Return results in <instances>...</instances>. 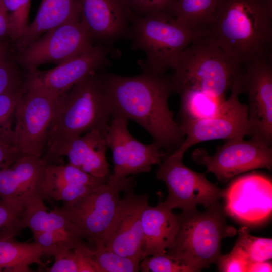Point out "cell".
<instances>
[{
  "label": "cell",
  "mask_w": 272,
  "mask_h": 272,
  "mask_svg": "<svg viewBox=\"0 0 272 272\" xmlns=\"http://www.w3.org/2000/svg\"><path fill=\"white\" fill-rule=\"evenodd\" d=\"M131 177L108 182L93 189L79 200L56 207L81 231L84 239L95 247L104 245V234L110 224L120 199V193L133 190Z\"/></svg>",
  "instance_id": "7"
},
{
  "label": "cell",
  "mask_w": 272,
  "mask_h": 272,
  "mask_svg": "<svg viewBox=\"0 0 272 272\" xmlns=\"http://www.w3.org/2000/svg\"><path fill=\"white\" fill-rule=\"evenodd\" d=\"M230 96L212 116L197 120L180 122L185 139L172 153L183 157L191 147L200 142L217 140L244 138L249 134L248 105L240 102L239 77L234 81Z\"/></svg>",
  "instance_id": "10"
},
{
  "label": "cell",
  "mask_w": 272,
  "mask_h": 272,
  "mask_svg": "<svg viewBox=\"0 0 272 272\" xmlns=\"http://www.w3.org/2000/svg\"><path fill=\"white\" fill-rule=\"evenodd\" d=\"M51 267H46L49 272H79L77 258L74 249L58 254Z\"/></svg>",
  "instance_id": "38"
},
{
  "label": "cell",
  "mask_w": 272,
  "mask_h": 272,
  "mask_svg": "<svg viewBox=\"0 0 272 272\" xmlns=\"http://www.w3.org/2000/svg\"><path fill=\"white\" fill-rule=\"evenodd\" d=\"M207 35L240 69L272 59V0H217Z\"/></svg>",
  "instance_id": "2"
},
{
  "label": "cell",
  "mask_w": 272,
  "mask_h": 272,
  "mask_svg": "<svg viewBox=\"0 0 272 272\" xmlns=\"http://www.w3.org/2000/svg\"><path fill=\"white\" fill-rule=\"evenodd\" d=\"M108 148L106 132L93 129L63 145L54 154L50 163L66 156L69 164L94 177H110L106 158Z\"/></svg>",
  "instance_id": "21"
},
{
  "label": "cell",
  "mask_w": 272,
  "mask_h": 272,
  "mask_svg": "<svg viewBox=\"0 0 272 272\" xmlns=\"http://www.w3.org/2000/svg\"><path fill=\"white\" fill-rule=\"evenodd\" d=\"M226 216L219 201L202 211L196 208L177 214V232L166 254L192 272L216 263L221 255L222 240L236 233V229L227 224Z\"/></svg>",
  "instance_id": "4"
},
{
  "label": "cell",
  "mask_w": 272,
  "mask_h": 272,
  "mask_svg": "<svg viewBox=\"0 0 272 272\" xmlns=\"http://www.w3.org/2000/svg\"><path fill=\"white\" fill-rule=\"evenodd\" d=\"M22 221L25 228H29L32 233L65 229L80 230L56 208L48 210L38 194L25 204Z\"/></svg>",
  "instance_id": "25"
},
{
  "label": "cell",
  "mask_w": 272,
  "mask_h": 272,
  "mask_svg": "<svg viewBox=\"0 0 272 272\" xmlns=\"http://www.w3.org/2000/svg\"><path fill=\"white\" fill-rule=\"evenodd\" d=\"M23 87L0 95V121L14 116L17 105L24 91Z\"/></svg>",
  "instance_id": "37"
},
{
  "label": "cell",
  "mask_w": 272,
  "mask_h": 272,
  "mask_svg": "<svg viewBox=\"0 0 272 272\" xmlns=\"http://www.w3.org/2000/svg\"><path fill=\"white\" fill-rule=\"evenodd\" d=\"M8 46L6 40L0 41V59L8 55Z\"/></svg>",
  "instance_id": "42"
},
{
  "label": "cell",
  "mask_w": 272,
  "mask_h": 272,
  "mask_svg": "<svg viewBox=\"0 0 272 272\" xmlns=\"http://www.w3.org/2000/svg\"><path fill=\"white\" fill-rule=\"evenodd\" d=\"M15 236L0 239V272H30L35 263L46 268L41 260L44 255L42 247L35 242H22Z\"/></svg>",
  "instance_id": "24"
},
{
  "label": "cell",
  "mask_w": 272,
  "mask_h": 272,
  "mask_svg": "<svg viewBox=\"0 0 272 272\" xmlns=\"http://www.w3.org/2000/svg\"><path fill=\"white\" fill-rule=\"evenodd\" d=\"M112 117L106 132L114 164L111 178L123 179L130 175L149 172L152 165L161 164L167 153L161 152V147L154 142L145 144L135 139L128 130V120L125 118Z\"/></svg>",
  "instance_id": "14"
},
{
  "label": "cell",
  "mask_w": 272,
  "mask_h": 272,
  "mask_svg": "<svg viewBox=\"0 0 272 272\" xmlns=\"http://www.w3.org/2000/svg\"><path fill=\"white\" fill-rule=\"evenodd\" d=\"M160 198L158 204H147L142 215L143 251L147 256L163 255L172 245L178 228L177 214Z\"/></svg>",
  "instance_id": "22"
},
{
  "label": "cell",
  "mask_w": 272,
  "mask_h": 272,
  "mask_svg": "<svg viewBox=\"0 0 272 272\" xmlns=\"http://www.w3.org/2000/svg\"><path fill=\"white\" fill-rule=\"evenodd\" d=\"M237 232L238 238L234 246L242 251L249 263L271 259V238L253 236L246 227H241Z\"/></svg>",
  "instance_id": "29"
},
{
  "label": "cell",
  "mask_w": 272,
  "mask_h": 272,
  "mask_svg": "<svg viewBox=\"0 0 272 272\" xmlns=\"http://www.w3.org/2000/svg\"><path fill=\"white\" fill-rule=\"evenodd\" d=\"M142 272H192L187 266L166 253L145 257L140 263Z\"/></svg>",
  "instance_id": "33"
},
{
  "label": "cell",
  "mask_w": 272,
  "mask_h": 272,
  "mask_svg": "<svg viewBox=\"0 0 272 272\" xmlns=\"http://www.w3.org/2000/svg\"><path fill=\"white\" fill-rule=\"evenodd\" d=\"M173 70V92L196 91L223 102L240 71L207 34L180 54Z\"/></svg>",
  "instance_id": "5"
},
{
  "label": "cell",
  "mask_w": 272,
  "mask_h": 272,
  "mask_svg": "<svg viewBox=\"0 0 272 272\" xmlns=\"http://www.w3.org/2000/svg\"><path fill=\"white\" fill-rule=\"evenodd\" d=\"M79 17L78 0H42L36 16L24 35L16 42L17 51L65 21Z\"/></svg>",
  "instance_id": "23"
},
{
  "label": "cell",
  "mask_w": 272,
  "mask_h": 272,
  "mask_svg": "<svg viewBox=\"0 0 272 272\" xmlns=\"http://www.w3.org/2000/svg\"><path fill=\"white\" fill-rule=\"evenodd\" d=\"M128 1L133 13L140 16L160 13H169L171 14L175 2V0Z\"/></svg>",
  "instance_id": "35"
},
{
  "label": "cell",
  "mask_w": 272,
  "mask_h": 272,
  "mask_svg": "<svg viewBox=\"0 0 272 272\" xmlns=\"http://www.w3.org/2000/svg\"><path fill=\"white\" fill-rule=\"evenodd\" d=\"M109 49L100 44L46 71L26 73L25 85L51 97L57 98L88 75L109 64Z\"/></svg>",
  "instance_id": "17"
},
{
  "label": "cell",
  "mask_w": 272,
  "mask_h": 272,
  "mask_svg": "<svg viewBox=\"0 0 272 272\" xmlns=\"http://www.w3.org/2000/svg\"><path fill=\"white\" fill-rule=\"evenodd\" d=\"M206 34L184 26L169 13L135 15L130 29L131 49L145 53L143 71L164 75L174 69L180 54L192 42Z\"/></svg>",
  "instance_id": "6"
},
{
  "label": "cell",
  "mask_w": 272,
  "mask_h": 272,
  "mask_svg": "<svg viewBox=\"0 0 272 272\" xmlns=\"http://www.w3.org/2000/svg\"><path fill=\"white\" fill-rule=\"evenodd\" d=\"M216 263L222 272H247L249 264L242 251L235 246L229 253L221 254Z\"/></svg>",
  "instance_id": "36"
},
{
  "label": "cell",
  "mask_w": 272,
  "mask_h": 272,
  "mask_svg": "<svg viewBox=\"0 0 272 272\" xmlns=\"http://www.w3.org/2000/svg\"><path fill=\"white\" fill-rule=\"evenodd\" d=\"M22 215L0 199V239L15 236L25 228Z\"/></svg>",
  "instance_id": "34"
},
{
  "label": "cell",
  "mask_w": 272,
  "mask_h": 272,
  "mask_svg": "<svg viewBox=\"0 0 272 272\" xmlns=\"http://www.w3.org/2000/svg\"><path fill=\"white\" fill-rule=\"evenodd\" d=\"M98 75L110 101L112 115L137 123L168 154L180 147L185 135L169 107L168 98L173 92L170 77L144 71L131 77Z\"/></svg>",
  "instance_id": "1"
},
{
  "label": "cell",
  "mask_w": 272,
  "mask_h": 272,
  "mask_svg": "<svg viewBox=\"0 0 272 272\" xmlns=\"http://www.w3.org/2000/svg\"><path fill=\"white\" fill-rule=\"evenodd\" d=\"M56 98L25 85L15 109L14 128L17 145L24 154L41 157L46 147Z\"/></svg>",
  "instance_id": "13"
},
{
  "label": "cell",
  "mask_w": 272,
  "mask_h": 272,
  "mask_svg": "<svg viewBox=\"0 0 272 272\" xmlns=\"http://www.w3.org/2000/svg\"><path fill=\"white\" fill-rule=\"evenodd\" d=\"M31 0H3L9 21V38L16 42L27 30Z\"/></svg>",
  "instance_id": "31"
},
{
  "label": "cell",
  "mask_w": 272,
  "mask_h": 272,
  "mask_svg": "<svg viewBox=\"0 0 272 272\" xmlns=\"http://www.w3.org/2000/svg\"><path fill=\"white\" fill-rule=\"evenodd\" d=\"M20 68L8 55L0 59V95L24 86L26 74L24 76Z\"/></svg>",
  "instance_id": "32"
},
{
  "label": "cell",
  "mask_w": 272,
  "mask_h": 272,
  "mask_svg": "<svg viewBox=\"0 0 272 272\" xmlns=\"http://www.w3.org/2000/svg\"><path fill=\"white\" fill-rule=\"evenodd\" d=\"M34 242L43 248L44 255L55 256L73 249L84 239L78 230H57L33 233Z\"/></svg>",
  "instance_id": "28"
},
{
  "label": "cell",
  "mask_w": 272,
  "mask_h": 272,
  "mask_svg": "<svg viewBox=\"0 0 272 272\" xmlns=\"http://www.w3.org/2000/svg\"><path fill=\"white\" fill-rule=\"evenodd\" d=\"M46 164L41 157L24 154L0 170V199L22 214L25 204L38 194Z\"/></svg>",
  "instance_id": "20"
},
{
  "label": "cell",
  "mask_w": 272,
  "mask_h": 272,
  "mask_svg": "<svg viewBox=\"0 0 272 272\" xmlns=\"http://www.w3.org/2000/svg\"><path fill=\"white\" fill-rule=\"evenodd\" d=\"M94 259L101 272H137L140 262L122 256L105 248L104 245L93 251Z\"/></svg>",
  "instance_id": "30"
},
{
  "label": "cell",
  "mask_w": 272,
  "mask_h": 272,
  "mask_svg": "<svg viewBox=\"0 0 272 272\" xmlns=\"http://www.w3.org/2000/svg\"><path fill=\"white\" fill-rule=\"evenodd\" d=\"M9 38V21L3 0H0V41Z\"/></svg>",
  "instance_id": "40"
},
{
  "label": "cell",
  "mask_w": 272,
  "mask_h": 272,
  "mask_svg": "<svg viewBox=\"0 0 272 272\" xmlns=\"http://www.w3.org/2000/svg\"><path fill=\"white\" fill-rule=\"evenodd\" d=\"M112 113L98 75L94 72L84 78L56 98L44 162L49 163L63 145L87 132H107Z\"/></svg>",
  "instance_id": "3"
},
{
  "label": "cell",
  "mask_w": 272,
  "mask_h": 272,
  "mask_svg": "<svg viewBox=\"0 0 272 272\" xmlns=\"http://www.w3.org/2000/svg\"><path fill=\"white\" fill-rule=\"evenodd\" d=\"M120 198L103 238L105 248L141 262L144 258L143 212L149 203L148 194H135L133 190Z\"/></svg>",
  "instance_id": "15"
},
{
  "label": "cell",
  "mask_w": 272,
  "mask_h": 272,
  "mask_svg": "<svg viewBox=\"0 0 272 272\" xmlns=\"http://www.w3.org/2000/svg\"><path fill=\"white\" fill-rule=\"evenodd\" d=\"M217 0H175L171 14L179 23L193 31L207 34Z\"/></svg>",
  "instance_id": "26"
},
{
  "label": "cell",
  "mask_w": 272,
  "mask_h": 272,
  "mask_svg": "<svg viewBox=\"0 0 272 272\" xmlns=\"http://www.w3.org/2000/svg\"><path fill=\"white\" fill-rule=\"evenodd\" d=\"M178 94L181 98V122L210 117L225 102L196 91L185 90Z\"/></svg>",
  "instance_id": "27"
},
{
  "label": "cell",
  "mask_w": 272,
  "mask_h": 272,
  "mask_svg": "<svg viewBox=\"0 0 272 272\" xmlns=\"http://www.w3.org/2000/svg\"><path fill=\"white\" fill-rule=\"evenodd\" d=\"M80 20L94 41L104 45L127 36L136 15L128 0H78Z\"/></svg>",
  "instance_id": "18"
},
{
  "label": "cell",
  "mask_w": 272,
  "mask_h": 272,
  "mask_svg": "<svg viewBox=\"0 0 272 272\" xmlns=\"http://www.w3.org/2000/svg\"><path fill=\"white\" fill-rule=\"evenodd\" d=\"M24 155L17 146L0 144V170L9 167Z\"/></svg>",
  "instance_id": "39"
},
{
  "label": "cell",
  "mask_w": 272,
  "mask_h": 272,
  "mask_svg": "<svg viewBox=\"0 0 272 272\" xmlns=\"http://www.w3.org/2000/svg\"><path fill=\"white\" fill-rule=\"evenodd\" d=\"M182 158L168 154L156 173L157 178L167 187L168 196L163 201L167 207L187 211L196 209L198 205L210 207L223 198L224 189L210 182L206 172H197L186 167Z\"/></svg>",
  "instance_id": "9"
},
{
  "label": "cell",
  "mask_w": 272,
  "mask_h": 272,
  "mask_svg": "<svg viewBox=\"0 0 272 272\" xmlns=\"http://www.w3.org/2000/svg\"><path fill=\"white\" fill-rule=\"evenodd\" d=\"M241 93L248 96L249 136L267 146L272 144V59L249 64L239 74Z\"/></svg>",
  "instance_id": "12"
},
{
  "label": "cell",
  "mask_w": 272,
  "mask_h": 272,
  "mask_svg": "<svg viewBox=\"0 0 272 272\" xmlns=\"http://www.w3.org/2000/svg\"><path fill=\"white\" fill-rule=\"evenodd\" d=\"M223 198L227 215L245 224L262 223L271 214V180L256 172L242 175L224 190Z\"/></svg>",
  "instance_id": "16"
},
{
  "label": "cell",
  "mask_w": 272,
  "mask_h": 272,
  "mask_svg": "<svg viewBox=\"0 0 272 272\" xmlns=\"http://www.w3.org/2000/svg\"><path fill=\"white\" fill-rule=\"evenodd\" d=\"M110 177H94L70 164H48L44 167L38 194L43 200L71 203L106 183Z\"/></svg>",
  "instance_id": "19"
},
{
  "label": "cell",
  "mask_w": 272,
  "mask_h": 272,
  "mask_svg": "<svg viewBox=\"0 0 272 272\" xmlns=\"http://www.w3.org/2000/svg\"><path fill=\"white\" fill-rule=\"evenodd\" d=\"M191 157L197 164L207 168L206 173H213L219 182L225 183L249 171L271 169L272 148L251 139L245 141L236 138L226 140L223 145L217 147L214 155L198 148L193 152Z\"/></svg>",
  "instance_id": "11"
},
{
  "label": "cell",
  "mask_w": 272,
  "mask_h": 272,
  "mask_svg": "<svg viewBox=\"0 0 272 272\" xmlns=\"http://www.w3.org/2000/svg\"><path fill=\"white\" fill-rule=\"evenodd\" d=\"M248 272L272 271V264L270 260L252 262L249 264Z\"/></svg>",
  "instance_id": "41"
},
{
  "label": "cell",
  "mask_w": 272,
  "mask_h": 272,
  "mask_svg": "<svg viewBox=\"0 0 272 272\" xmlns=\"http://www.w3.org/2000/svg\"><path fill=\"white\" fill-rule=\"evenodd\" d=\"M93 41L78 17L50 29L18 51L15 60L28 73L41 65H57L81 55L94 46Z\"/></svg>",
  "instance_id": "8"
}]
</instances>
